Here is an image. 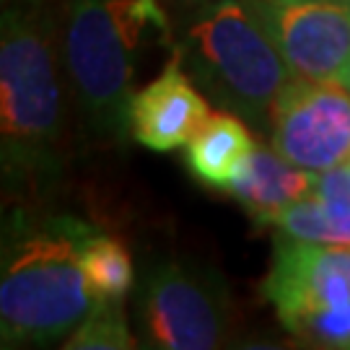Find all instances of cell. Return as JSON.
<instances>
[{"instance_id":"e0dca14e","label":"cell","mask_w":350,"mask_h":350,"mask_svg":"<svg viewBox=\"0 0 350 350\" xmlns=\"http://www.w3.org/2000/svg\"><path fill=\"white\" fill-rule=\"evenodd\" d=\"M338 83H340V86H345L350 91V60H348V65L342 68V73L338 75Z\"/></svg>"},{"instance_id":"7c38bea8","label":"cell","mask_w":350,"mask_h":350,"mask_svg":"<svg viewBox=\"0 0 350 350\" xmlns=\"http://www.w3.org/2000/svg\"><path fill=\"white\" fill-rule=\"evenodd\" d=\"M260 226H270L288 239L350 247V202L312 195L267 215Z\"/></svg>"},{"instance_id":"9c48e42d","label":"cell","mask_w":350,"mask_h":350,"mask_svg":"<svg viewBox=\"0 0 350 350\" xmlns=\"http://www.w3.org/2000/svg\"><path fill=\"white\" fill-rule=\"evenodd\" d=\"M211 117L208 99L172 50L169 63L130 99V138L156 153L185 148Z\"/></svg>"},{"instance_id":"ba28073f","label":"cell","mask_w":350,"mask_h":350,"mask_svg":"<svg viewBox=\"0 0 350 350\" xmlns=\"http://www.w3.org/2000/svg\"><path fill=\"white\" fill-rule=\"evenodd\" d=\"M262 296L280 325L317 309L350 304V247L275 237Z\"/></svg>"},{"instance_id":"2e32d148","label":"cell","mask_w":350,"mask_h":350,"mask_svg":"<svg viewBox=\"0 0 350 350\" xmlns=\"http://www.w3.org/2000/svg\"><path fill=\"white\" fill-rule=\"evenodd\" d=\"M314 195L350 202V161L317 176V192Z\"/></svg>"},{"instance_id":"8992f818","label":"cell","mask_w":350,"mask_h":350,"mask_svg":"<svg viewBox=\"0 0 350 350\" xmlns=\"http://www.w3.org/2000/svg\"><path fill=\"white\" fill-rule=\"evenodd\" d=\"M270 146L296 166L329 172L350 161V91L293 75L273 104Z\"/></svg>"},{"instance_id":"52a82bcc","label":"cell","mask_w":350,"mask_h":350,"mask_svg":"<svg viewBox=\"0 0 350 350\" xmlns=\"http://www.w3.org/2000/svg\"><path fill=\"white\" fill-rule=\"evenodd\" d=\"M291 73L338 81L350 60V3L342 0H247Z\"/></svg>"},{"instance_id":"8fae6325","label":"cell","mask_w":350,"mask_h":350,"mask_svg":"<svg viewBox=\"0 0 350 350\" xmlns=\"http://www.w3.org/2000/svg\"><path fill=\"white\" fill-rule=\"evenodd\" d=\"M239 114L215 112L185 146V163L200 185L224 192L250 161L257 140Z\"/></svg>"},{"instance_id":"30bf717a","label":"cell","mask_w":350,"mask_h":350,"mask_svg":"<svg viewBox=\"0 0 350 350\" xmlns=\"http://www.w3.org/2000/svg\"><path fill=\"white\" fill-rule=\"evenodd\" d=\"M317 172L283 159L273 146H254L244 172L224 189L228 198L250 213L257 224L283 211L291 202L312 198L317 192Z\"/></svg>"},{"instance_id":"7a4b0ae2","label":"cell","mask_w":350,"mask_h":350,"mask_svg":"<svg viewBox=\"0 0 350 350\" xmlns=\"http://www.w3.org/2000/svg\"><path fill=\"white\" fill-rule=\"evenodd\" d=\"M96 226L70 213L16 205L3 218L0 345L44 348L96 306L81 254Z\"/></svg>"},{"instance_id":"5b68a950","label":"cell","mask_w":350,"mask_h":350,"mask_svg":"<svg viewBox=\"0 0 350 350\" xmlns=\"http://www.w3.org/2000/svg\"><path fill=\"white\" fill-rule=\"evenodd\" d=\"M138 319L148 348H218L231 325V293L213 265L163 260L143 280Z\"/></svg>"},{"instance_id":"ac0fdd59","label":"cell","mask_w":350,"mask_h":350,"mask_svg":"<svg viewBox=\"0 0 350 350\" xmlns=\"http://www.w3.org/2000/svg\"><path fill=\"white\" fill-rule=\"evenodd\" d=\"M342 3H350V0H342Z\"/></svg>"},{"instance_id":"5bb4252c","label":"cell","mask_w":350,"mask_h":350,"mask_svg":"<svg viewBox=\"0 0 350 350\" xmlns=\"http://www.w3.org/2000/svg\"><path fill=\"white\" fill-rule=\"evenodd\" d=\"M125 301H96L88 317L65 338L68 350H130L138 340L130 329Z\"/></svg>"},{"instance_id":"277c9868","label":"cell","mask_w":350,"mask_h":350,"mask_svg":"<svg viewBox=\"0 0 350 350\" xmlns=\"http://www.w3.org/2000/svg\"><path fill=\"white\" fill-rule=\"evenodd\" d=\"M174 52L213 104L270 133L273 104L293 73L247 0H205L179 24Z\"/></svg>"},{"instance_id":"6da1fadb","label":"cell","mask_w":350,"mask_h":350,"mask_svg":"<svg viewBox=\"0 0 350 350\" xmlns=\"http://www.w3.org/2000/svg\"><path fill=\"white\" fill-rule=\"evenodd\" d=\"M63 83L47 0H11L0 24V161L5 192L47 198L63 176Z\"/></svg>"},{"instance_id":"9a60e30c","label":"cell","mask_w":350,"mask_h":350,"mask_svg":"<svg viewBox=\"0 0 350 350\" xmlns=\"http://www.w3.org/2000/svg\"><path fill=\"white\" fill-rule=\"evenodd\" d=\"M286 329L293 338L317 348H350V304L317 309L288 322Z\"/></svg>"},{"instance_id":"3957f363","label":"cell","mask_w":350,"mask_h":350,"mask_svg":"<svg viewBox=\"0 0 350 350\" xmlns=\"http://www.w3.org/2000/svg\"><path fill=\"white\" fill-rule=\"evenodd\" d=\"M150 47L174 50V29L159 0H65L60 60L94 138L127 140L138 57Z\"/></svg>"},{"instance_id":"4fadbf2b","label":"cell","mask_w":350,"mask_h":350,"mask_svg":"<svg viewBox=\"0 0 350 350\" xmlns=\"http://www.w3.org/2000/svg\"><path fill=\"white\" fill-rule=\"evenodd\" d=\"M83 273L96 301H125L135 283L130 250L117 237L94 231L81 254Z\"/></svg>"}]
</instances>
